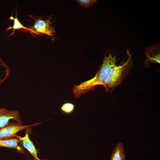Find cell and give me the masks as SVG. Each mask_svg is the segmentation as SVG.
<instances>
[{
    "instance_id": "cell-2",
    "label": "cell",
    "mask_w": 160,
    "mask_h": 160,
    "mask_svg": "<svg viewBox=\"0 0 160 160\" xmlns=\"http://www.w3.org/2000/svg\"><path fill=\"white\" fill-rule=\"evenodd\" d=\"M127 61L118 66L116 65L110 71L105 79L103 86L106 92H112L120 84L133 67V61L129 49Z\"/></svg>"
},
{
    "instance_id": "cell-4",
    "label": "cell",
    "mask_w": 160,
    "mask_h": 160,
    "mask_svg": "<svg viewBox=\"0 0 160 160\" xmlns=\"http://www.w3.org/2000/svg\"><path fill=\"white\" fill-rule=\"evenodd\" d=\"M33 18L35 20V23L29 28V30L36 34H45L54 36L55 32L49 19L44 20L40 17L38 19Z\"/></svg>"
},
{
    "instance_id": "cell-10",
    "label": "cell",
    "mask_w": 160,
    "mask_h": 160,
    "mask_svg": "<svg viewBox=\"0 0 160 160\" xmlns=\"http://www.w3.org/2000/svg\"><path fill=\"white\" fill-rule=\"evenodd\" d=\"M17 15L16 14V17L15 18H14L12 16H11L9 17L10 20H13L14 21L13 26L12 27H9L7 29V30H8L9 29L11 28L13 29V31L11 35H13L14 32L17 29H20L23 28L29 30V28H28L24 26L20 23V22L19 21V20L17 19Z\"/></svg>"
},
{
    "instance_id": "cell-7",
    "label": "cell",
    "mask_w": 160,
    "mask_h": 160,
    "mask_svg": "<svg viewBox=\"0 0 160 160\" xmlns=\"http://www.w3.org/2000/svg\"><path fill=\"white\" fill-rule=\"evenodd\" d=\"M15 137L18 139L20 142H22L23 146L30 152L35 160H43L40 159L38 157L37 151L33 143L29 139V135L27 131L24 137H21L16 135Z\"/></svg>"
},
{
    "instance_id": "cell-1",
    "label": "cell",
    "mask_w": 160,
    "mask_h": 160,
    "mask_svg": "<svg viewBox=\"0 0 160 160\" xmlns=\"http://www.w3.org/2000/svg\"><path fill=\"white\" fill-rule=\"evenodd\" d=\"M116 57L109 54L105 56L103 64L100 66L95 76L92 79L78 84L75 85L73 89V93L76 98L82 94L92 91L97 85H103L104 81L110 70L116 65Z\"/></svg>"
},
{
    "instance_id": "cell-5",
    "label": "cell",
    "mask_w": 160,
    "mask_h": 160,
    "mask_svg": "<svg viewBox=\"0 0 160 160\" xmlns=\"http://www.w3.org/2000/svg\"><path fill=\"white\" fill-rule=\"evenodd\" d=\"M145 53L146 58L143 63L145 67H150L153 63L160 64V44L159 42L146 47Z\"/></svg>"
},
{
    "instance_id": "cell-12",
    "label": "cell",
    "mask_w": 160,
    "mask_h": 160,
    "mask_svg": "<svg viewBox=\"0 0 160 160\" xmlns=\"http://www.w3.org/2000/svg\"><path fill=\"white\" fill-rule=\"evenodd\" d=\"M76 1L84 8H88L97 2L96 0H77Z\"/></svg>"
},
{
    "instance_id": "cell-13",
    "label": "cell",
    "mask_w": 160,
    "mask_h": 160,
    "mask_svg": "<svg viewBox=\"0 0 160 160\" xmlns=\"http://www.w3.org/2000/svg\"><path fill=\"white\" fill-rule=\"evenodd\" d=\"M2 62V61L1 60V59L0 58V63H1Z\"/></svg>"
},
{
    "instance_id": "cell-6",
    "label": "cell",
    "mask_w": 160,
    "mask_h": 160,
    "mask_svg": "<svg viewBox=\"0 0 160 160\" xmlns=\"http://www.w3.org/2000/svg\"><path fill=\"white\" fill-rule=\"evenodd\" d=\"M12 119L17 122H21L20 116L17 111L0 108V128L7 125L9 123V120Z\"/></svg>"
},
{
    "instance_id": "cell-3",
    "label": "cell",
    "mask_w": 160,
    "mask_h": 160,
    "mask_svg": "<svg viewBox=\"0 0 160 160\" xmlns=\"http://www.w3.org/2000/svg\"><path fill=\"white\" fill-rule=\"evenodd\" d=\"M41 123L24 125L21 122H12L7 125L0 128V139H6L12 138L16 135L18 132L30 127L40 124Z\"/></svg>"
},
{
    "instance_id": "cell-8",
    "label": "cell",
    "mask_w": 160,
    "mask_h": 160,
    "mask_svg": "<svg viewBox=\"0 0 160 160\" xmlns=\"http://www.w3.org/2000/svg\"><path fill=\"white\" fill-rule=\"evenodd\" d=\"M20 142L17 138L0 139V147L13 148L20 153H24L25 151L23 148L18 145Z\"/></svg>"
},
{
    "instance_id": "cell-11",
    "label": "cell",
    "mask_w": 160,
    "mask_h": 160,
    "mask_svg": "<svg viewBox=\"0 0 160 160\" xmlns=\"http://www.w3.org/2000/svg\"><path fill=\"white\" fill-rule=\"evenodd\" d=\"M75 109L74 105L70 103H64L61 107V110L65 113L70 114L72 113Z\"/></svg>"
},
{
    "instance_id": "cell-9",
    "label": "cell",
    "mask_w": 160,
    "mask_h": 160,
    "mask_svg": "<svg viewBox=\"0 0 160 160\" xmlns=\"http://www.w3.org/2000/svg\"><path fill=\"white\" fill-rule=\"evenodd\" d=\"M110 160H126L122 143L119 142L117 144L113 151Z\"/></svg>"
}]
</instances>
